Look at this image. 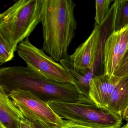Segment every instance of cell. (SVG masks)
I'll list each match as a JSON object with an SVG mask.
<instances>
[{"instance_id":"cell-1","label":"cell","mask_w":128,"mask_h":128,"mask_svg":"<svg viewBox=\"0 0 128 128\" xmlns=\"http://www.w3.org/2000/svg\"><path fill=\"white\" fill-rule=\"evenodd\" d=\"M75 6L72 0H42V49L56 62L69 56L68 49L77 30Z\"/></svg>"},{"instance_id":"cell-2","label":"cell","mask_w":128,"mask_h":128,"mask_svg":"<svg viewBox=\"0 0 128 128\" xmlns=\"http://www.w3.org/2000/svg\"><path fill=\"white\" fill-rule=\"evenodd\" d=\"M0 87L7 94L16 90L29 91L48 103L53 101L77 102L79 99L74 84L49 80L27 66L0 68Z\"/></svg>"},{"instance_id":"cell-3","label":"cell","mask_w":128,"mask_h":128,"mask_svg":"<svg viewBox=\"0 0 128 128\" xmlns=\"http://www.w3.org/2000/svg\"><path fill=\"white\" fill-rule=\"evenodd\" d=\"M42 0H19L0 14V35L14 52L41 22Z\"/></svg>"},{"instance_id":"cell-4","label":"cell","mask_w":128,"mask_h":128,"mask_svg":"<svg viewBox=\"0 0 128 128\" xmlns=\"http://www.w3.org/2000/svg\"><path fill=\"white\" fill-rule=\"evenodd\" d=\"M63 120L93 128H120L122 117L93 103L53 101L48 102Z\"/></svg>"},{"instance_id":"cell-5","label":"cell","mask_w":128,"mask_h":128,"mask_svg":"<svg viewBox=\"0 0 128 128\" xmlns=\"http://www.w3.org/2000/svg\"><path fill=\"white\" fill-rule=\"evenodd\" d=\"M17 51L28 67L35 72L54 81L74 84L73 78L65 67L33 45L29 38L19 44Z\"/></svg>"},{"instance_id":"cell-6","label":"cell","mask_w":128,"mask_h":128,"mask_svg":"<svg viewBox=\"0 0 128 128\" xmlns=\"http://www.w3.org/2000/svg\"><path fill=\"white\" fill-rule=\"evenodd\" d=\"M8 95L24 118L30 122L40 121L50 128H60L64 125L66 120L60 117L48 102L32 93L16 90Z\"/></svg>"},{"instance_id":"cell-7","label":"cell","mask_w":128,"mask_h":128,"mask_svg":"<svg viewBox=\"0 0 128 128\" xmlns=\"http://www.w3.org/2000/svg\"><path fill=\"white\" fill-rule=\"evenodd\" d=\"M128 50V25L114 31L106 40L103 51L104 74L114 76Z\"/></svg>"},{"instance_id":"cell-8","label":"cell","mask_w":128,"mask_h":128,"mask_svg":"<svg viewBox=\"0 0 128 128\" xmlns=\"http://www.w3.org/2000/svg\"><path fill=\"white\" fill-rule=\"evenodd\" d=\"M100 32V27L96 24L92 32L87 39L70 56L76 71L85 74L90 70H94L98 51Z\"/></svg>"},{"instance_id":"cell-9","label":"cell","mask_w":128,"mask_h":128,"mask_svg":"<svg viewBox=\"0 0 128 128\" xmlns=\"http://www.w3.org/2000/svg\"><path fill=\"white\" fill-rule=\"evenodd\" d=\"M122 77L103 74L95 76L90 83L89 97L94 104L106 108L111 96Z\"/></svg>"},{"instance_id":"cell-10","label":"cell","mask_w":128,"mask_h":128,"mask_svg":"<svg viewBox=\"0 0 128 128\" xmlns=\"http://www.w3.org/2000/svg\"><path fill=\"white\" fill-rule=\"evenodd\" d=\"M25 118L8 95L0 87V128H20Z\"/></svg>"},{"instance_id":"cell-11","label":"cell","mask_w":128,"mask_h":128,"mask_svg":"<svg viewBox=\"0 0 128 128\" xmlns=\"http://www.w3.org/2000/svg\"><path fill=\"white\" fill-rule=\"evenodd\" d=\"M60 63L68 72L74 80V85L79 95L78 102L93 103L90 99L89 93L90 83L95 76L94 69L90 70L85 74L77 72L74 68L70 56L60 61Z\"/></svg>"},{"instance_id":"cell-12","label":"cell","mask_w":128,"mask_h":128,"mask_svg":"<svg viewBox=\"0 0 128 128\" xmlns=\"http://www.w3.org/2000/svg\"><path fill=\"white\" fill-rule=\"evenodd\" d=\"M128 106V75L122 77L113 91L106 108L122 116Z\"/></svg>"},{"instance_id":"cell-13","label":"cell","mask_w":128,"mask_h":128,"mask_svg":"<svg viewBox=\"0 0 128 128\" xmlns=\"http://www.w3.org/2000/svg\"><path fill=\"white\" fill-rule=\"evenodd\" d=\"M114 24V31H118L128 25V0H118Z\"/></svg>"},{"instance_id":"cell-14","label":"cell","mask_w":128,"mask_h":128,"mask_svg":"<svg viewBox=\"0 0 128 128\" xmlns=\"http://www.w3.org/2000/svg\"><path fill=\"white\" fill-rule=\"evenodd\" d=\"M112 0H96V14L95 18L96 24L98 26L102 25L110 12V4Z\"/></svg>"},{"instance_id":"cell-15","label":"cell","mask_w":128,"mask_h":128,"mask_svg":"<svg viewBox=\"0 0 128 128\" xmlns=\"http://www.w3.org/2000/svg\"><path fill=\"white\" fill-rule=\"evenodd\" d=\"M14 53L8 42L0 35V65L12 60Z\"/></svg>"},{"instance_id":"cell-16","label":"cell","mask_w":128,"mask_h":128,"mask_svg":"<svg viewBox=\"0 0 128 128\" xmlns=\"http://www.w3.org/2000/svg\"><path fill=\"white\" fill-rule=\"evenodd\" d=\"M128 75V50H127L121 66L115 76L123 77Z\"/></svg>"},{"instance_id":"cell-17","label":"cell","mask_w":128,"mask_h":128,"mask_svg":"<svg viewBox=\"0 0 128 128\" xmlns=\"http://www.w3.org/2000/svg\"><path fill=\"white\" fill-rule=\"evenodd\" d=\"M60 128H93L75 124L69 120H65L64 125Z\"/></svg>"},{"instance_id":"cell-18","label":"cell","mask_w":128,"mask_h":128,"mask_svg":"<svg viewBox=\"0 0 128 128\" xmlns=\"http://www.w3.org/2000/svg\"><path fill=\"white\" fill-rule=\"evenodd\" d=\"M20 128H33V127L31 122L25 118L21 121Z\"/></svg>"},{"instance_id":"cell-19","label":"cell","mask_w":128,"mask_h":128,"mask_svg":"<svg viewBox=\"0 0 128 128\" xmlns=\"http://www.w3.org/2000/svg\"><path fill=\"white\" fill-rule=\"evenodd\" d=\"M30 122L33 128H50L44 124L40 121Z\"/></svg>"},{"instance_id":"cell-20","label":"cell","mask_w":128,"mask_h":128,"mask_svg":"<svg viewBox=\"0 0 128 128\" xmlns=\"http://www.w3.org/2000/svg\"><path fill=\"white\" fill-rule=\"evenodd\" d=\"M122 117L123 119L125 120L126 118L128 117V106H127V108L124 111V113L122 115Z\"/></svg>"},{"instance_id":"cell-21","label":"cell","mask_w":128,"mask_h":128,"mask_svg":"<svg viewBox=\"0 0 128 128\" xmlns=\"http://www.w3.org/2000/svg\"><path fill=\"white\" fill-rule=\"evenodd\" d=\"M126 121V123L120 128H128V117L125 119Z\"/></svg>"}]
</instances>
